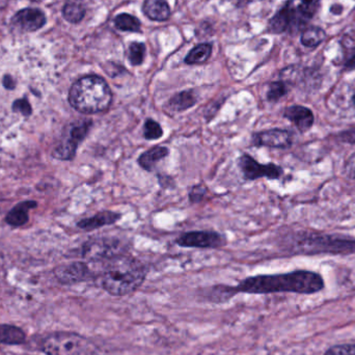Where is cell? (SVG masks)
<instances>
[{
	"label": "cell",
	"instance_id": "cell-1",
	"mask_svg": "<svg viewBox=\"0 0 355 355\" xmlns=\"http://www.w3.org/2000/svg\"><path fill=\"white\" fill-rule=\"evenodd\" d=\"M324 288V281L313 271L296 270L282 275H256L240 282L232 291L248 294L318 293Z\"/></svg>",
	"mask_w": 355,
	"mask_h": 355
},
{
	"label": "cell",
	"instance_id": "cell-2",
	"mask_svg": "<svg viewBox=\"0 0 355 355\" xmlns=\"http://www.w3.org/2000/svg\"><path fill=\"white\" fill-rule=\"evenodd\" d=\"M146 275L145 265L124 254L105 262L100 275V284L110 295L126 296L143 285Z\"/></svg>",
	"mask_w": 355,
	"mask_h": 355
},
{
	"label": "cell",
	"instance_id": "cell-3",
	"mask_svg": "<svg viewBox=\"0 0 355 355\" xmlns=\"http://www.w3.org/2000/svg\"><path fill=\"white\" fill-rule=\"evenodd\" d=\"M69 102L74 110L83 114L107 112L112 103V89L102 77L89 75L78 79L71 87Z\"/></svg>",
	"mask_w": 355,
	"mask_h": 355
},
{
	"label": "cell",
	"instance_id": "cell-4",
	"mask_svg": "<svg viewBox=\"0 0 355 355\" xmlns=\"http://www.w3.org/2000/svg\"><path fill=\"white\" fill-rule=\"evenodd\" d=\"M291 248L297 254H354L355 239L304 232L295 236Z\"/></svg>",
	"mask_w": 355,
	"mask_h": 355
},
{
	"label": "cell",
	"instance_id": "cell-5",
	"mask_svg": "<svg viewBox=\"0 0 355 355\" xmlns=\"http://www.w3.org/2000/svg\"><path fill=\"white\" fill-rule=\"evenodd\" d=\"M41 349L46 355H100L93 341L70 331L50 334L42 342Z\"/></svg>",
	"mask_w": 355,
	"mask_h": 355
},
{
	"label": "cell",
	"instance_id": "cell-6",
	"mask_svg": "<svg viewBox=\"0 0 355 355\" xmlns=\"http://www.w3.org/2000/svg\"><path fill=\"white\" fill-rule=\"evenodd\" d=\"M126 244L118 238H97L85 243L83 257L91 262H107L121 254H126Z\"/></svg>",
	"mask_w": 355,
	"mask_h": 355
},
{
	"label": "cell",
	"instance_id": "cell-7",
	"mask_svg": "<svg viewBox=\"0 0 355 355\" xmlns=\"http://www.w3.org/2000/svg\"><path fill=\"white\" fill-rule=\"evenodd\" d=\"M93 122L89 120L79 121L69 129L66 137L55 148L53 156L60 160H71L76 154L79 144L87 137Z\"/></svg>",
	"mask_w": 355,
	"mask_h": 355
},
{
	"label": "cell",
	"instance_id": "cell-8",
	"mask_svg": "<svg viewBox=\"0 0 355 355\" xmlns=\"http://www.w3.org/2000/svg\"><path fill=\"white\" fill-rule=\"evenodd\" d=\"M238 166L243 175L244 179L254 180L267 178V179H279L283 175V168L273 164H261L252 156L243 154L238 159Z\"/></svg>",
	"mask_w": 355,
	"mask_h": 355
},
{
	"label": "cell",
	"instance_id": "cell-9",
	"mask_svg": "<svg viewBox=\"0 0 355 355\" xmlns=\"http://www.w3.org/2000/svg\"><path fill=\"white\" fill-rule=\"evenodd\" d=\"M176 242L182 248H218L225 245L227 239L216 232L193 231L182 234Z\"/></svg>",
	"mask_w": 355,
	"mask_h": 355
},
{
	"label": "cell",
	"instance_id": "cell-10",
	"mask_svg": "<svg viewBox=\"0 0 355 355\" xmlns=\"http://www.w3.org/2000/svg\"><path fill=\"white\" fill-rule=\"evenodd\" d=\"M293 135L285 129H269L254 133L252 137V144L257 147L272 148V149H286L292 145Z\"/></svg>",
	"mask_w": 355,
	"mask_h": 355
},
{
	"label": "cell",
	"instance_id": "cell-11",
	"mask_svg": "<svg viewBox=\"0 0 355 355\" xmlns=\"http://www.w3.org/2000/svg\"><path fill=\"white\" fill-rule=\"evenodd\" d=\"M320 0H290L284 8L290 26L291 25L302 24L312 19L318 8Z\"/></svg>",
	"mask_w": 355,
	"mask_h": 355
},
{
	"label": "cell",
	"instance_id": "cell-12",
	"mask_svg": "<svg viewBox=\"0 0 355 355\" xmlns=\"http://www.w3.org/2000/svg\"><path fill=\"white\" fill-rule=\"evenodd\" d=\"M12 24L25 33H33L46 24V16L39 8H27L15 14Z\"/></svg>",
	"mask_w": 355,
	"mask_h": 355
},
{
	"label": "cell",
	"instance_id": "cell-13",
	"mask_svg": "<svg viewBox=\"0 0 355 355\" xmlns=\"http://www.w3.org/2000/svg\"><path fill=\"white\" fill-rule=\"evenodd\" d=\"M58 281L62 284H76L95 277V272L85 263L76 262L58 267L55 270Z\"/></svg>",
	"mask_w": 355,
	"mask_h": 355
},
{
	"label": "cell",
	"instance_id": "cell-14",
	"mask_svg": "<svg viewBox=\"0 0 355 355\" xmlns=\"http://www.w3.org/2000/svg\"><path fill=\"white\" fill-rule=\"evenodd\" d=\"M284 116L289 120L300 132H306L310 130L315 122L312 110L302 105H293L286 108Z\"/></svg>",
	"mask_w": 355,
	"mask_h": 355
},
{
	"label": "cell",
	"instance_id": "cell-15",
	"mask_svg": "<svg viewBox=\"0 0 355 355\" xmlns=\"http://www.w3.org/2000/svg\"><path fill=\"white\" fill-rule=\"evenodd\" d=\"M122 215L120 213L114 212V211H101L94 216L89 218L83 219L77 223L79 229L85 230V231H94V230L100 229L106 225H114L120 220Z\"/></svg>",
	"mask_w": 355,
	"mask_h": 355
},
{
	"label": "cell",
	"instance_id": "cell-16",
	"mask_svg": "<svg viewBox=\"0 0 355 355\" xmlns=\"http://www.w3.org/2000/svg\"><path fill=\"white\" fill-rule=\"evenodd\" d=\"M170 150L166 147L156 146L148 151L144 152L139 157V166L147 172H152L157 166L158 162H162L164 158L168 157Z\"/></svg>",
	"mask_w": 355,
	"mask_h": 355
},
{
	"label": "cell",
	"instance_id": "cell-17",
	"mask_svg": "<svg viewBox=\"0 0 355 355\" xmlns=\"http://www.w3.org/2000/svg\"><path fill=\"white\" fill-rule=\"evenodd\" d=\"M144 12L154 21H166L170 18L171 8L166 0H145Z\"/></svg>",
	"mask_w": 355,
	"mask_h": 355
},
{
	"label": "cell",
	"instance_id": "cell-18",
	"mask_svg": "<svg viewBox=\"0 0 355 355\" xmlns=\"http://www.w3.org/2000/svg\"><path fill=\"white\" fill-rule=\"evenodd\" d=\"M198 102V95L194 91H183L176 94L168 102V110L170 112H182L189 110Z\"/></svg>",
	"mask_w": 355,
	"mask_h": 355
},
{
	"label": "cell",
	"instance_id": "cell-19",
	"mask_svg": "<svg viewBox=\"0 0 355 355\" xmlns=\"http://www.w3.org/2000/svg\"><path fill=\"white\" fill-rule=\"evenodd\" d=\"M26 341V335L15 325L0 324V345H21Z\"/></svg>",
	"mask_w": 355,
	"mask_h": 355
},
{
	"label": "cell",
	"instance_id": "cell-20",
	"mask_svg": "<svg viewBox=\"0 0 355 355\" xmlns=\"http://www.w3.org/2000/svg\"><path fill=\"white\" fill-rule=\"evenodd\" d=\"M35 202H25L10 211L6 216V223L14 227H20L27 223L29 209L35 207Z\"/></svg>",
	"mask_w": 355,
	"mask_h": 355
},
{
	"label": "cell",
	"instance_id": "cell-21",
	"mask_svg": "<svg viewBox=\"0 0 355 355\" xmlns=\"http://www.w3.org/2000/svg\"><path fill=\"white\" fill-rule=\"evenodd\" d=\"M212 47L209 44H200L190 50L189 53L185 58L187 64H200L207 62L210 58Z\"/></svg>",
	"mask_w": 355,
	"mask_h": 355
},
{
	"label": "cell",
	"instance_id": "cell-22",
	"mask_svg": "<svg viewBox=\"0 0 355 355\" xmlns=\"http://www.w3.org/2000/svg\"><path fill=\"white\" fill-rule=\"evenodd\" d=\"M62 15L68 22L77 24L85 17V8L80 2L69 1L64 4V8H62Z\"/></svg>",
	"mask_w": 355,
	"mask_h": 355
},
{
	"label": "cell",
	"instance_id": "cell-23",
	"mask_svg": "<svg viewBox=\"0 0 355 355\" xmlns=\"http://www.w3.org/2000/svg\"><path fill=\"white\" fill-rule=\"evenodd\" d=\"M327 39V33L320 27H311L304 31L302 35V45L309 48L317 47Z\"/></svg>",
	"mask_w": 355,
	"mask_h": 355
},
{
	"label": "cell",
	"instance_id": "cell-24",
	"mask_svg": "<svg viewBox=\"0 0 355 355\" xmlns=\"http://www.w3.org/2000/svg\"><path fill=\"white\" fill-rule=\"evenodd\" d=\"M116 28L123 31H131L137 33L141 31V22L139 19L128 14H121L114 20Z\"/></svg>",
	"mask_w": 355,
	"mask_h": 355
},
{
	"label": "cell",
	"instance_id": "cell-25",
	"mask_svg": "<svg viewBox=\"0 0 355 355\" xmlns=\"http://www.w3.org/2000/svg\"><path fill=\"white\" fill-rule=\"evenodd\" d=\"M162 135H164V130L159 123L152 119H148L144 125V137L147 141H157L162 139Z\"/></svg>",
	"mask_w": 355,
	"mask_h": 355
},
{
	"label": "cell",
	"instance_id": "cell-26",
	"mask_svg": "<svg viewBox=\"0 0 355 355\" xmlns=\"http://www.w3.org/2000/svg\"><path fill=\"white\" fill-rule=\"evenodd\" d=\"M270 31L275 33H284L287 31L290 27L289 19H288L287 14H286L285 10H281L275 17L272 20L270 21Z\"/></svg>",
	"mask_w": 355,
	"mask_h": 355
},
{
	"label": "cell",
	"instance_id": "cell-27",
	"mask_svg": "<svg viewBox=\"0 0 355 355\" xmlns=\"http://www.w3.org/2000/svg\"><path fill=\"white\" fill-rule=\"evenodd\" d=\"M287 85L283 81H275L269 85L267 92V99L270 102H277L287 94Z\"/></svg>",
	"mask_w": 355,
	"mask_h": 355
},
{
	"label": "cell",
	"instance_id": "cell-28",
	"mask_svg": "<svg viewBox=\"0 0 355 355\" xmlns=\"http://www.w3.org/2000/svg\"><path fill=\"white\" fill-rule=\"evenodd\" d=\"M145 53L146 47L143 43H132L129 47V60L133 66H139L143 64Z\"/></svg>",
	"mask_w": 355,
	"mask_h": 355
},
{
	"label": "cell",
	"instance_id": "cell-29",
	"mask_svg": "<svg viewBox=\"0 0 355 355\" xmlns=\"http://www.w3.org/2000/svg\"><path fill=\"white\" fill-rule=\"evenodd\" d=\"M324 355H355V343L333 346L325 352Z\"/></svg>",
	"mask_w": 355,
	"mask_h": 355
},
{
	"label": "cell",
	"instance_id": "cell-30",
	"mask_svg": "<svg viewBox=\"0 0 355 355\" xmlns=\"http://www.w3.org/2000/svg\"><path fill=\"white\" fill-rule=\"evenodd\" d=\"M207 192H208V189H207L206 186L202 185H196L191 188L189 192V200L191 202H200L205 198H206Z\"/></svg>",
	"mask_w": 355,
	"mask_h": 355
},
{
	"label": "cell",
	"instance_id": "cell-31",
	"mask_svg": "<svg viewBox=\"0 0 355 355\" xmlns=\"http://www.w3.org/2000/svg\"><path fill=\"white\" fill-rule=\"evenodd\" d=\"M339 139L342 143L350 144L354 145L355 144V125L346 129L343 132L340 133Z\"/></svg>",
	"mask_w": 355,
	"mask_h": 355
},
{
	"label": "cell",
	"instance_id": "cell-32",
	"mask_svg": "<svg viewBox=\"0 0 355 355\" xmlns=\"http://www.w3.org/2000/svg\"><path fill=\"white\" fill-rule=\"evenodd\" d=\"M345 172L347 176L355 179V153L352 154L345 164Z\"/></svg>",
	"mask_w": 355,
	"mask_h": 355
},
{
	"label": "cell",
	"instance_id": "cell-33",
	"mask_svg": "<svg viewBox=\"0 0 355 355\" xmlns=\"http://www.w3.org/2000/svg\"><path fill=\"white\" fill-rule=\"evenodd\" d=\"M344 67H345V69L347 71L355 70V48L354 51L352 52V54H350L349 58L346 60Z\"/></svg>",
	"mask_w": 355,
	"mask_h": 355
},
{
	"label": "cell",
	"instance_id": "cell-34",
	"mask_svg": "<svg viewBox=\"0 0 355 355\" xmlns=\"http://www.w3.org/2000/svg\"><path fill=\"white\" fill-rule=\"evenodd\" d=\"M3 85L6 89H14L15 87V81L10 75H6L3 78Z\"/></svg>",
	"mask_w": 355,
	"mask_h": 355
},
{
	"label": "cell",
	"instance_id": "cell-35",
	"mask_svg": "<svg viewBox=\"0 0 355 355\" xmlns=\"http://www.w3.org/2000/svg\"><path fill=\"white\" fill-rule=\"evenodd\" d=\"M342 10H343V8L340 4H335V6H331V12H334L335 15L341 14Z\"/></svg>",
	"mask_w": 355,
	"mask_h": 355
},
{
	"label": "cell",
	"instance_id": "cell-36",
	"mask_svg": "<svg viewBox=\"0 0 355 355\" xmlns=\"http://www.w3.org/2000/svg\"><path fill=\"white\" fill-rule=\"evenodd\" d=\"M354 106H355V94H354Z\"/></svg>",
	"mask_w": 355,
	"mask_h": 355
}]
</instances>
